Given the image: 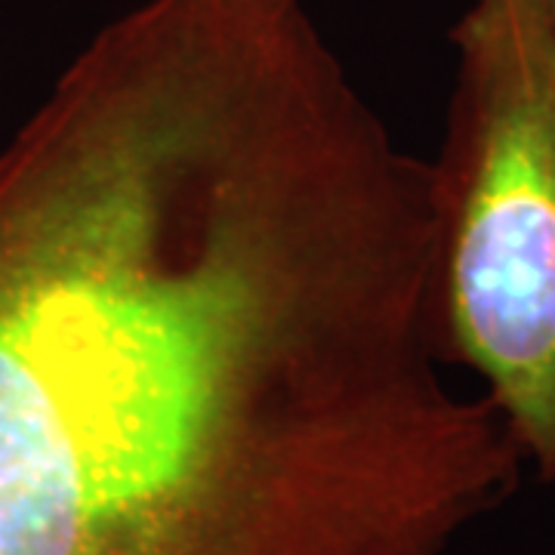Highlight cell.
I'll return each instance as SVG.
<instances>
[{"instance_id": "6da1fadb", "label": "cell", "mask_w": 555, "mask_h": 555, "mask_svg": "<svg viewBox=\"0 0 555 555\" xmlns=\"http://www.w3.org/2000/svg\"><path fill=\"white\" fill-rule=\"evenodd\" d=\"M433 164L299 0H142L0 149V555H438L518 478L438 374Z\"/></svg>"}, {"instance_id": "7a4b0ae2", "label": "cell", "mask_w": 555, "mask_h": 555, "mask_svg": "<svg viewBox=\"0 0 555 555\" xmlns=\"http://www.w3.org/2000/svg\"><path fill=\"white\" fill-rule=\"evenodd\" d=\"M433 164L438 352L555 485V31L540 0H473Z\"/></svg>"}, {"instance_id": "3957f363", "label": "cell", "mask_w": 555, "mask_h": 555, "mask_svg": "<svg viewBox=\"0 0 555 555\" xmlns=\"http://www.w3.org/2000/svg\"><path fill=\"white\" fill-rule=\"evenodd\" d=\"M543 3V10H546V16H550V25H553L555 31V0H540Z\"/></svg>"}]
</instances>
